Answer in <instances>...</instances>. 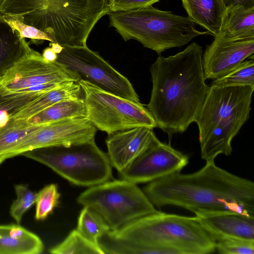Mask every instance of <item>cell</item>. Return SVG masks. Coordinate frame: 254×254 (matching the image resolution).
<instances>
[{
	"mask_svg": "<svg viewBox=\"0 0 254 254\" xmlns=\"http://www.w3.org/2000/svg\"><path fill=\"white\" fill-rule=\"evenodd\" d=\"M188 17L195 24L217 36L226 7L221 0H181Z\"/></svg>",
	"mask_w": 254,
	"mask_h": 254,
	"instance_id": "d6986e66",
	"label": "cell"
},
{
	"mask_svg": "<svg viewBox=\"0 0 254 254\" xmlns=\"http://www.w3.org/2000/svg\"><path fill=\"white\" fill-rule=\"evenodd\" d=\"M3 0H0V4H1V3L2 2Z\"/></svg>",
	"mask_w": 254,
	"mask_h": 254,
	"instance_id": "8d00e7d4",
	"label": "cell"
},
{
	"mask_svg": "<svg viewBox=\"0 0 254 254\" xmlns=\"http://www.w3.org/2000/svg\"><path fill=\"white\" fill-rule=\"evenodd\" d=\"M254 37L226 39L214 36L202 54L205 79L215 80L224 76L247 58H253Z\"/></svg>",
	"mask_w": 254,
	"mask_h": 254,
	"instance_id": "5bb4252c",
	"label": "cell"
},
{
	"mask_svg": "<svg viewBox=\"0 0 254 254\" xmlns=\"http://www.w3.org/2000/svg\"><path fill=\"white\" fill-rule=\"evenodd\" d=\"M227 8L228 7L240 4L246 7L254 6V0H221Z\"/></svg>",
	"mask_w": 254,
	"mask_h": 254,
	"instance_id": "d6a6232c",
	"label": "cell"
},
{
	"mask_svg": "<svg viewBox=\"0 0 254 254\" xmlns=\"http://www.w3.org/2000/svg\"><path fill=\"white\" fill-rule=\"evenodd\" d=\"M77 201L99 214L111 231L158 211L136 184L123 179L89 187Z\"/></svg>",
	"mask_w": 254,
	"mask_h": 254,
	"instance_id": "ba28073f",
	"label": "cell"
},
{
	"mask_svg": "<svg viewBox=\"0 0 254 254\" xmlns=\"http://www.w3.org/2000/svg\"><path fill=\"white\" fill-rule=\"evenodd\" d=\"M188 163L187 155L159 140L119 174L122 179L136 184L148 183L181 172Z\"/></svg>",
	"mask_w": 254,
	"mask_h": 254,
	"instance_id": "4fadbf2b",
	"label": "cell"
},
{
	"mask_svg": "<svg viewBox=\"0 0 254 254\" xmlns=\"http://www.w3.org/2000/svg\"><path fill=\"white\" fill-rule=\"evenodd\" d=\"M195 216L215 240L234 238L254 241V216L222 212Z\"/></svg>",
	"mask_w": 254,
	"mask_h": 254,
	"instance_id": "2e32d148",
	"label": "cell"
},
{
	"mask_svg": "<svg viewBox=\"0 0 254 254\" xmlns=\"http://www.w3.org/2000/svg\"><path fill=\"white\" fill-rule=\"evenodd\" d=\"M86 117L84 100H67L45 108L26 121L32 124L41 125L68 118Z\"/></svg>",
	"mask_w": 254,
	"mask_h": 254,
	"instance_id": "7402d4cb",
	"label": "cell"
},
{
	"mask_svg": "<svg viewBox=\"0 0 254 254\" xmlns=\"http://www.w3.org/2000/svg\"><path fill=\"white\" fill-rule=\"evenodd\" d=\"M4 161V160L0 159V165L2 164V163Z\"/></svg>",
	"mask_w": 254,
	"mask_h": 254,
	"instance_id": "d590c367",
	"label": "cell"
},
{
	"mask_svg": "<svg viewBox=\"0 0 254 254\" xmlns=\"http://www.w3.org/2000/svg\"><path fill=\"white\" fill-rule=\"evenodd\" d=\"M16 198L10 207V214L20 224L24 214L35 203L37 192L31 190L27 185L18 184L14 186Z\"/></svg>",
	"mask_w": 254,
	"mask_h": 254,
	"instance_id": "83f0119b",
	"label": "cell"
},
{
	"mask_svg": "<svg viewBox=\"0 0 254 254\" xmlns=\"http://www.w3.org/2000/svg\"><path fill=\"white\" fill-rule=\"evenodd\" d=\"M53 254H104L99 246L92 243L77 229L70 232L59 244L49 250Z\"/></svg>",
	"mask_w": 254,
	"mask_h": 254,
	"instance_id": "603a6c76",
	"label": "cell"
},
{
	"mask_svg": "<svg viewBox=\"0 0 254 254\" xmlns=\"http://www.w3.org/2000/svg\"><path fill=\"white\" fill-rule=\"evenodd\" d=\"M83 90L78 82L63 83L42 95L12 114L10 120L26 121L45 108L59 102L67 100H84Z\"/></svg>",
	"mask_w": 254,
	"mask_h": 254,
	"instance_id": "ac0fdd59",
	"label": "cell"
},
{
	"mask_svg": "<svg viewBox=\"0 0 254 254\" xmlns=\"http://www.w3.org/2000/svg\"><path fill=\"white\" fill-rule=\"evenodd\" d=\"M42 56L45 61L49 63L55 62L57 58V54L54 52L51 47L45 48Z\"/></svg>",
	"mask_w": 254,
	"mask_h": 254,
	"instance_id": "836d02e7",
	"label": "cell"
},
{
	"mask_svg": "<svg viewBox=\"0 0 254 254\" xmlns=\"http://www.w3.org/2000/svg\"><path fill=\"white\" fill-rule=\"evenodd\" d=\"M97 129L86 118H68L41 125L9 149L0 159L35 149L70 146L95 140Z\"/></svg>",
	"mask_w": 254,
	"mask_h": 254,
	"instance_id": "8fae6325",
	"label": "cell"
},
{
	"mask_svg": "<svg viewBox=\"0 0 254 254\" xmlns=\"http://www.w3.org/2000/svg\"><path fill=\"white\" fill-rule=\"evenodd\" d=\"M44 249L40 237L20 224L0 225V254H39Z\"/></svg>",
	"mask_w": 254,
	"mask_h": 254,
	"instance_id": "e0dca14e",
	"label": "cell"
},
{
	"mask_svg": "<svg viewBox=\"0 0 254 254\" xmlns=\"http://www.w3.org/2000/svg\"><path fill=\"white\" fill-rule=\"evenodd\" d=\"M143 191L158 208L172 205L196 216L235 212L254 216V183L206 162L191 174L175 173L148 183Z\"/></svg>",
	"mask_w": 254,
	"mask_h": 254,
	"instance_id": "6da1fadb",
	"label": "cell"
},
{
	"mask_svg": "<svg viewBox=\"0 0 254 254\" xmlns=\"http://www.w3.org/2000/svg\"><path fill=\"white\" fill-rule=\"evenodd\" d=\"M41 125L11 119L7 127L0 131V158L19 141Z\"/></svg>",
	"mask_w": 254,
	"mask_h": 254,
	"instance_id": "d4e9b609",
	"label": "cell"
},
{
	"mask_svg": "<svg viewBox=\"0 0 254 254\" xmlns=\"http://www.w3.org/2000/svg\"><path fill=\"white\" fill-rule=\"evenodd\" d=\"M0 17L18 33L21 39L29 38L34 43L45 40L55 43L53 39L47 33L33 26L26 24L17 18L5 15H0Z\"/></svg>",
	"mask_w": 254,
	"mask_h": 254,
	"instance_id": "f1b7e54d",
	"label": "cell"
},
{
	"mask_svg": "<svg viewBox=\"0 0 254 254\" xmlns=\"http://www.w3.org/2000/svg\"><path fill=\"white\" fill-rule=\"evenodd\" d=\"M12 12L64 47L86 46L94 26L109 10L108 0H12Z\"/></svg>",
	"mask_w": 254,
	"mask_h": 254,
	"instance_id": "3957f363",
	"label": "cell"
},
{
	"mask_svg": "<svg viewBox=\"0 0 254 254\" xmlns=\"http://www.w3.org/2000/svg\"><path fill=\"white\" fill-rule=\"evenodd\" d=\"M153 128L137 127L108 134L105 142L110 162L119 173L129 166L159 140Z\"/></svg>",
	"mask_w": 254,
	"mask_h": 254,
	"instance_id": "9a60e30c",
	"label": "cell"
},
{
	"mask_svg": "<svg viewBox=\"0 0 254 254\" xmlns=\"http://www.w3.org/2000/svg\"><path fill=\"white\" fill-rule=\"evenodd\" d=\"M77 81L62 66L45 61L33 49L15 63L1 76L0 84L6 91L18 92L47 83Z\"/></svg>",
	"mask_w": 254,
	"mask_h": 254,
	"instance_id": "7c38bea8",
	"label": "cell"
},
{
	"mask_svg": "<svg viewBox=\"0 0 254 254\" xmlns=\"http://www.w3.org/2000/svg\"><path fill=\"white\" fill-rule=\"evenodd\" d=\"M160 0H108L110 12L126 11L142 8L158 2Z\"/></svg>",
	"mask_w": 254,
	"mask_h": 254,
	"instance_id": "4dcf8cb0",
	"label": "cell"
},
{
	"mask_svg": "<svg viewBox=\"0 0 254 254\" xmlns=\"http://www.w3.org/2000/svg\"><path fill=\"white\" fill-rule=\"evenodd\" d=\"M136 245L141 254H207L215 240L197 217L157 211L113 231Z\"/></svg>",
	"mask_w": 254,
	"mask_h": 254,
	"instance_id": "277c9868",
	"label": "cell"
},
{
	"mask_svg": "<svg viewBox=\"0 0 254 254\" xmlns=\"http://www.w3.org/2000/svg\"><path fill=\"white\" fill-rule=\"evenodd\" d=\"M32 50L0 17V77Z\"/></svg>",
	"mask_w": 254,
	"mask_h": 254,
	"instance_id": "44dd1931",
	"label": "cell"
},
{
	"mask_svg": "<svg viewBox=\"0 0 254 254\" xmlns=\"http://www.w3.org/2000/svg\"><path fill=\"white\" fill-rule=\"evenodd\" d=\"M211 85L254 86V59L244 61L224 76L213 80Z\"/></svg>",
	"mask_w": 254,
	"mask_h": 254,
	"instance_id": "484cf974",
	"label": "cell"
},
{
	"mask_svg": "<svg viewBox=\"0 0 254 254\" xmlns=\"http://www.w3.org/2000/svg\"><path fill=\"white\" fill-rule=\"evenodd\" d=\"M202 54L192 42L175 55H159L150 66L152 88L146 107L170 139L195 122L207 95Z\"/></svg>",
	"mask_w": 254,
	"mask_h": 254,
	"instance_id": "7a4b0ae2",
	"label": "cell"
},
{
	"mask_svg": "<svg viewBox=\"0 0 254 254\" xmlns=\"http://www.w3.org/2000/svg\"><path fill=\"white\" fill-rule=\"evenodd\" d=\"M84 93L86 118L108 134L137 127H157L147 107L105 91L85 81L78 82Z\"/></svg>",
	"mask_w": 254,
	"mask_h": 254,
	"instance_id": "9c48e42d",
	"label": "cell"
},
{
	"mask_svg": "<svg viewBox=\"0 0 254 254\" xmlns=\"http://www.w3.org/2000/svg\"><path fill=\"white\" fill-rule=\"evenodd\" d=\"M51 48L57 54H60L63 50V47L57 43H51Z\"/></svg>",
	"mask_w": 254,
	"mask_h": 254,
	"instance_id": "e575fe53",
	"label": "cell"
},
{
	"mask_svg": "<svg viewBox=\"0 0 254 254\" xmlns=\"http://www.w3.org/2000/svg\"><path fill=\"white\" fill-rule=\"evenodd\" d=\"M22 155L44 164L77 186L91 187L113 180L107 154L97 146L95 140L39 148Z\"/></svg>",
	"mask_w": 254,
	"mask_h": 254,
	"instance_id": "52a82bcc",
	"label": "cell"
},
{
	"mask_svg": "<svg viewBox=\"0 0 254 254\" xmlns=\"http://www.w3.org/2000/svg\"><path fill=\"white\" fill-rule=\"evenodd\" d=\"M216 250L221 254H254V241L234 238L215 240Z\"/></svg>",
	"mask_w": 254,
	"mask_h": 254,
	"instance_id": "f546056e",
	"label": "cell"
},
{
	"mask_svg": "<svg viewBox=\"0 0 254 254\" xmlns=\"http://www.w3.org/2000/svg\"><path fill=\"white\" fill-rule=\"evenodd\" d=\"M86 239L98 245V239L110 228L101 216L88 207L81 210L76 229Z\"/></svg>",
	"mask_w": 254,
	"mask_h": 254,
	"instance_id": "cb8c5ba5",
	"label": "cell"
},
{
	"mask_svg": "<svg viewBox=\"0 0 254 254\" xmlns=\"http://www.w3.org/2000/svg\"><path fill=\"white\" fill-rule=\"evenodd\" d=\"M254 86L210 85L195 122L199 130L201 156L214 161L229 156L231 142L250 118Z\"/></svg>",
	"mask_w": 254,
	"mask_h": 254,
	"instance_id": "5b68a950",
	"label": "cell"
},
{
	"mask_svg": "<svg viewBox=\"0 0 254 254\" xmlns=\"http://www.w3.org/2000/svg\"><path fill=\"white\" fill-rule=\"evenodd\" d=\"M16 109L12 100L3 95V88L0 84V131L8 125L10 116Z\"/></svg>",
	"mask_w": 254,
	"mask_h": 254,
	"instance_id": "1f68e13d",
	"label": "cell"
},
{
	"mask_svg": "<svg viewBox=\"0 0 254 254\" xmlns=\"http://www.w3.org/2000/svg\"><path fill=\"white\" fill-rule=\"evenodd\" d=\"M216 36L230 39L254 37V6L236 4L227 7Z\"/></svg>",
	"mask_w": 254,
	"mask_h": 254,
	"instance_id": "ffe728a7",
	"label": "cell"
},
{
	"mask_svg": "<svg viewBox=\"0 0 254 254\" xmlns=\"http://www.w3.org/2000/svg\"><path fill=\"white\" fill-rule=\"evenodd\" d=\"M61 194L56 184H51L45 186L37 192L35 202V218L41 221L46 219L53 213L59 203Z\"/></svg>",
	"mask_w": 254,
	"mask_h": 254,
	"instance_id": "4316f807",
	"label": "cell"
},
{
	"mask_svg": "<svg viewBox=\"0 0 254 254\" xmlns=\"http://www.w3.org/2000/svg\"><path fill=\"white\" fill-rule=\"evenodd\" d=\"M55 62L77 82L85 81L107 92L140 102L129 80L86 45L63 47Z\"/></svg>",
	"mask_w": 254,
	"mask_h": 254,
	"instance_id": "30bf717a",
	"label": "cell"
},
{
	"mask_svg": "<svg viewBox=\"0 0 254 254\" xmlns=\"http://www.w3.org/2000/svg\"><path fill=\"white\" fill-rule=\"evenodd\" d=\"M110 26L125 41L137 40L159 55L166 50L181 47L196 37L210 35L196 29L188 16L163 11L152 5L108 13Z\"/></svg>",
	"mask_w": 254,
	"mask_h": 254,
	"instance_id": "8992f818",
	"label": "cell"
}]
</instances>
